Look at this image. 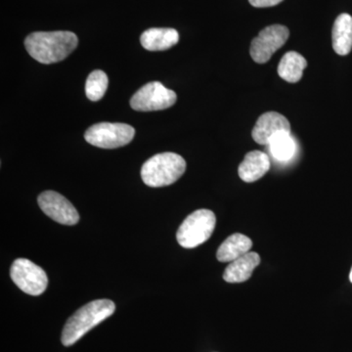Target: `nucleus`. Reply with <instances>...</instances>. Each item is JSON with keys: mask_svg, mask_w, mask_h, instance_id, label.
I'll return each instance as SVG.
<instances>
[{"mask_svg": "<svg viewBox=\"0 0 352 352\" xmlns=\"http://www.w3.org/2000/svg\"><path fill=\"white\" fill-rule=\"evenodd\" d=\"M116 305L111 300H96L83 305L67 320L62 332V344L71 346L82 339L108 317L112 316Z\"/></svg>", "mask_w": 352, "mask_h": 352, "instance_id": "f03ea898", "label": "nucleus"}, {"mask_svg": "<svg viewBox=\"0 0 352 352\" xmlns=\"http://www.w3.org/2000/svg\"><path fill=\"white\" fill-rule=\"evenodd\" d=\"M38 203L44 214L58 223L71 226L80 220V214L73 204L57 192H43L38 196Z\"/></svg>", "mask_w": 352, "mask_h": 352, "instance_id": "1a4fd4ad", "label": "nucleus"}, {"mask_svg": "<svg viewBox=\"0 0 352 352\" xmlns=\"http://www.w3.org/2000/svg\"><path fill=\"white\" fill-rule=\"evenodd\" d=\"M135 129L120 122H100L94 124L85 131V138L89 144L102 149H116L131 142Z\"/></svg>", "mask_w": 352, "mask_h": 352, "instance_id": "39448f33", "label": "nucleus"}, {"mask_svg": "<svg viewBox=\"0 0 352 352\" xmlns=\"http://www.w3.org/2000/svg\"><path fill=\"white\" fill-rule=\"evenodd\" d=\"M179 41V34L170 28H153L141 34L140 43L146 50L164 51L170 50Z\"/></svg>", "mask_w": 352, "mask_h": 352, "instance_id": "ddd939ff", "label": "nucleus"}, {"mask_svg": "<svg viewBox=\"0 0 352 352\" xmlns=\"http://www.w3.org/2000/svg\"><path fill=\"white\" fill-rule=\"evenodd\" d=\"M349 280H351V282L352 283V268H351V274H349Z\"/></svg>", "mask_w": 352, "mask_h": 352, "instance_id": "aec40b11", "label": "nucleus"}, {"mask_svg": "<svg viewBox=\"0 0 352 352\" xmlns=\"http://www.w3.org/2000/svg\"><path fill=\"white\" fill-rule=\"evenodd\" d=\"M78 38L68 31L32 32L25 39V47L41 64L63 61L76 50Z\"/></svg>", "mask_w": 352, "mask_h": 352, "instance_id": "f257e3e1", "label": "nucleus"}, {"mask_svg": "<svg viewBox=\"0 0 352 352\" xmlns=\"http://www.w3.org/2000/svg\"><path fill=\"white\" fill-rule=\"evenodd\" d=\"M333 48L337 54L346 56L352 50V17L349 14H340L333 23Z\"/></svg>", "mask_w": 352, "mask_h": 352, "instance_id": "4468645a", "label": "nucleus"}, {"mask_svg": "<svg viewBox=\"0 0 352 352\" xmlns=\"http://www.w3.org/2000/svg\"><path fill=\"white\" fill-rule=\"evenodd\" d=\"M108 76L101 69H95L88 76L85 83V94L90 101H99L103 98L108 88Z\"/></svg>", "mask_w": 352, "mask_h": 352, "instance_id": "a211bd4d", "label": "nucleus"}, {"mask_svg": "<svg viewBox=\"0 0 352 352\" xmlns=\"http://www.w3.org/2000/svg\"><path fill=\"white\" fill-rule=\"evenodd\" d=\"M250 3L256 8H265V7H272L281 3L283 0H249Z\"/></svg>", "mask_w": 352, "mask_h": 352, "instance_id": "6ab92c4d", "label": "nucleus"}, {"mask_svg": "<svg viewBox=\"0 0 352 352\" xmlns=\"http://www.w3.org/2000/svg\"><path fill=\"white\" fill-rule=\"evenodd\" d=\"M291 133V124L286 117L277 112H267L261 115L252 129V136L258 144L268 145L277 134Z\"/></svg>", "mask_w": 352, "mask_h": 352, "instance_id": "9d476101", "label": "nucleus"}, {"mask_svg": "<svg viewBox=\"0 0 352 352\" xmlns=\"http://www.w3.org/2000/svg\"><path fill=\"white\" fill-rule=\"evenodd\" d=\"M252 247V242L249 237L240 233L233 234L220 245L217 258L220 263H232L250 252Z\"/></svg>", "mask_w": 352, "mask_h": 352, "instance_id": "2eb2a0df", "label": "nucleus"}, {"mask_svg": "<svg viewBox=\"0 0 352 352\" xmlns=\"http://www.w3.org/2000/svg\"><path fill=\"white\" fill-rule=\"evenodd\" d=\"M270 153L276 160L281 162L289 161L295 155L296 145L295 139L288 132L277 134L268 144Z\"/></svg>", "mask_w": 352, "mask_h": 352, "instance_id": "f3484780", "label": "nucleus"}, {"mask_svg": "<svg viewBox=\"0 0 352 352\" xmlns=\"http://www.w3.org/2000/svg\"><path fill=\"white\" fill-rule=\"evenodd\" d=\"M259 263L261 256L258 254L254 252H248L227 266L223 273L224 281L227 283H243L248 281Z\"/></svg>", "mask_w": 352, "mask_h": 352, "instance_id": "9b49d317", "label": "nucleus"}, {"mask_svg": "<svg viewBox=\"0 0 352 352\" xmlns=\"http://www.w3.org/2000/svg\"><path fill=\"white\" fill-rule=\"evenodd\" d=\"M307 61L302 55L295 51H289L282 57L278 66V75L289 83L302 80L303 69L307 68Z\"/></svg>", "mask_w": 352, "mask_h": 352, "instance_id": "dca6fc26", "label": "nucleus"}, {"mask_svg": "<svg viewBox=\"0 0 352 352\" xmlns=\"http://www.w3.org/2000/svg\"><path fill=\"white\" fill-rule=\"evenodd\" d=\"M289 36V29L285 25H268L252 39L250 50L252 60L258 64L267 63L273 54L287 43Z\"/></svg>", "mask_w": 352, "mask_h": 352, "instance_id": "6e6552de", "label": "nucleus"}, {"mask_svg": "<svg viewBox=\"0 0 352 352\" xmlns=\"http://www.w3.org/2000/svg\"><path fill=\"white\" fill-rule=\"evenodd\" d=\"M10 277L16 286L28 295L41 296L47 288L45 271L27 258H17L14 261Z\"/></svg>", "mask_w": 352, "mask_h": 352, "instance_id": "423d86ee", "label": "nucleus"}, {"mask_svg": "<svg viewBox=\"0 0 352 352\" xmlns=\"http://www.w3.org/2000/svg\"><path fill=\"white\" fill-rule=\"evenodd\" d=\"M177 96L159 82L147 83L140 88L131 99V106L139 112L166 110L175 105Z\"/></svg>", "mask_w": 352, "mask_h": 352, "instance_id": "0eeeda50", "label": "nucleus"}, {"mask_svg": "<svg viewBox=\"0 0 352 352\" xmlns=\"http://www.w3.org/2000/svg\"><path fill=\"white\" fill-rule=\"evenodd\" d=\"M217 226V217L212 210H198L182 222L176 239L185 249H194L210 239Z\"/></svg>", "mask_w": 352, "mask_h": 352, "instance_id": "20e7f679", "label": "nucleus"}, {"mask_svg": "<svg viewBox=\"0 0 352 352\" xmlns=\"http://www.w3.org/2000/svg\"><path fill=\"white\" fill-rule=\"evenodd\" d=\"M186 170V162L175 153H162L145 162L141 168V177L147 186H168L177 182Z\"/></svg>", "mask_w": 352, "mask_h": 352, "instance_id": "7ed1b4c3", "label": "nucleus"}, {"mask_svg": "<svg viewBox=\"0 0 352 352\" xmlns=\"http://www.w3.org/2000/svg\"><path fill=\"white\" fill-rule=\"evenodd\" d=\"M270 157L265 153L252 151L245 155L244 161L240 164L238 175L243 182H258L270 170Z\"/></svg>", "mask_w": 352, "mask_h": 352, "instance_id": "f8f14e48", "label": "nucleus"}]
</instances>
